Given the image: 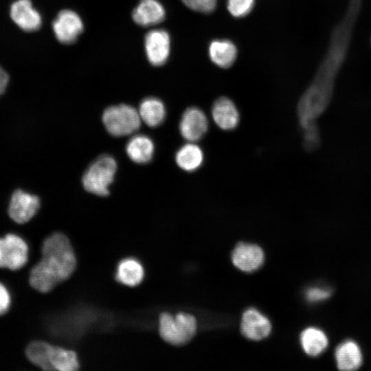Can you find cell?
<instances>
[{
    "label": "cell",
    "instance_id": "obj_1",
    "mask_svg": "<svg viewBox=\"0 0 371 371\" xmlns=\"http://www.w3.org/2000/svg\"><path fill=\"white\" fill-rule=\"evenodd\" d=\"M363 0H348L344 14L334 25L328 44L310 85L303 95L311 104L326 109L333 95L337 78L348 55Z\"/></svg>",
    "mask_w": 371,
    "mask_h": 371
},
{
    "label": "cell",
    "instance_id": "obj_2",
    "mask_svg": "<svg viewBox=\"0 0 371 371\" xmlns=\"http://www.w3.org/2000/svg\"><path fill=\"white\" fill-rule=\"evenodd\" d=\"M41 254V260L30 271L29 283L35 290L48 293L72 275L77 261L69 238L59 232L45 239Z\"/></svg>",
    "mask_w": 371,
    "mask_h": 371
},
{
    "label": "cell",
    "instance_id": "obj_3",
    "mask_svg": "<svg viewBox=\"0 0 371 371\" xmlns=\"http://www.w3.org/2000/svg\"><path fill=\"white\" fill-rule=\"evenodd\" d=\"M196 321L190 314L179 313L175 315L163 313L159 317V333L167 343L181 346L189 342L196 334Z\"/></svg>",
    "mask_w": 371,
    "mask_h": 371
},
{
    "label": "cell",
    "instance_id": "obj_4",
    "mask_svg": "<svg viewBox=\"0 0 371 371\" xmlns=\"http://www.w3.org/2000/svg\"><path fill=\"white\" fill-rule=\"evenodd\" d=\"M116 170L117 164L113 157L108 155L99 157L90 164L82 176L85 189L95 195H108Z\"/></svg>",
    "mask_w": 371,
    "mask_h": 371
},
{
    "label": "cell",
    "instance_id": "obj_5",
    "mask_svg": "<svg viewBox=\"0 0 371 371\" xmlns=\"http://www.w3.org/2000/svg\"><path fill=\"white\" fill-rule=\"evenodd\" d=\"M102 121L111 135L122 137L137 131L142 120L135 108L127 104H119L108 107L103 113Z\"/></svg>",
    "mask_w": 371,
    "mask_h": 371
},
{
    "label": "cell",
    "instance_id": "obj_6",
    "mask_svg": "<svg viewBox=\"0 0 371 371\" xmlns=\"http://www.w3.org/2000/svg\"><path fill=\"white\" fill-rule=\"evenodd\" d=\"M29 247L19 236L8 234L0 238V268L18 270L27 262Z\"/></svg>",
    "mask_w": 371,
    "mask_h": 371
},
{
    "label": "cell",
    "instance_id": "obj_7",
    "mask_svg": "<svg viewBox=\"0 0 371 371\" xmlns=\"http://www.w3.org/2000/svg\"><path fill=\"white\" fill-rule=\"evenodd\" d=\"M208 126L205 113L196 106L188 108L183 113L179 124L180 134L190 142L201 139L207 133Z\"/></svg>",
    "mask_w": 371,
    "mask_h": 371
},
{
    "label": "cell",
    "instance_id": "obj_8",
    "mask_svg": "<svg viewBox=\"0 0 371 371\" xmlns=\"http://www.w3.org/2000/svg\"><path fill=\"white\" fill-rule=\"evenodd\" d=\"M39 207L40 200L36 196L17 190L12 195L8 214L14 221L22 224L29 221Z\"/></svg>",
    "mask_w": 371,
    "mask_h": 371
},
{
    "label": "cell",
    "instance_id": "obj_9",
    "mask_svg": "<svg viewBox=\"0 0 371 371\" xmlns=\"http://www.w3.org/2000/svg\"><path fill=\"white\" fill-rule=\"evenodd\" d=\"M57 39L65 44L74 43L83 30L80 16L71 10L60 12L52 24Z\"/></svg>",
    "mask_w": 371,
    "mask_h": 371
},
{
    "label": "cell",
    "instance_id": "obj_10",
    "mask_svg": "<svg viewBox=\"0 0 371 371\" xmlns=\"http://www.w3.org/2000/svg\"><path fill=\"white\" fill-rule=\"evenodd\" d=\"M170 39L164 30L150 31L145 36V49L150 63L155 66L164 65L168 58Z\"/></svg>",
    "mask_w": 371,
    "mask_h": 371
},
{
    "label": "cell",
    "instance_id": "obj_11",
    "mask_svg": "<svg viewBox=\"0 0 371 371\" xmlns=\"http://www.w3.org/2000/svg\"><path fill=\"white\" fill-rule=\"evenodd\" d=\"M232 261L235 267L245 272H252L259 269L264 262V253L258 245L238 243L232 254Z\"/></svg>",
    "mask_w": 371,
    "mask_h": 371
},
{
    "label": "cell",
    "instance_id": "obj_12",
    "mask_svg": "<svg viewBox=\"0 0 371 371\" xmlns=\"http://www.w3.org/2000/svg\"><path fill=\"white\" fill-rule=\"evenodd\" d=\"M211 113L214 122L221 130H234L239 124L240 113L237 106L227 97L216 99L212 104Z\"/></svg>",
    "mask_w": 371,
    "mask_h": 371
},
{
    "label": "cell",
    "instance_id": "obj_13",
    "mask_svg": "<svg viewBox=\"0 0 371 371\" xmlns=\"http://www.w3.org/2000/svg\"><path fill=\"white\" fill-rule=\"evenodd\" d=\"M271 330V325L269 320L257 310L249 308L244 312L240 330L246 338L259 341L266 338Z\"/></svg>",
    "mask_w": 371,
    "mask_h": 371
},
{
    "label": "cell",
    "instance_id": "obj_14",
    "mask_svg": "<svg viewBox=\"0 0 371 371\" xmlns=\"http://www.w3.org/2000/svg\"><path fill=\"white\" fill-rule=\"evenodd\" d=\"M12 21L23 30L33 32L41 25V17L30 0H17L10 7Z\"/></svg>",
    "mask_w": 371,
    "mask_h": 371
},
{
    "label": "cell",
    "instance_id": "obj_15",
    "mask_svg": "<svg viewBox=\"0 0 371 371\" xmlns=\"http://www.w3.org/2000/svg\"><path fill=\"white\" fill-rule=\"evenodd\" d=\"M165 15L164 7L157 0H141L132 13L133 21L142 26L159 23L164 20Z\"/></svg>",
    "mask_w": 371,
    "mask_h": 371
},
{
    "label": "cell",
    "instance_id": "obj_16",
    "mask_svg": "<svg viewBox=\"0 0 371 371\" xmlns=\"http://www.w3.org/2000/svg\"><path fill=\"white\" fill-rule=\"evenodd\" d=\"M337 368L341 370H354L361 365L363 358L359 345L352 340H346L338 345L335 352Z\"/></svg>",
    "mask_w": 371,
    "mask_h": 371
},
{
    "label": "cell",
    "instance_id": "obj_17",
    "mask_svg": "<svg viewBox=\"0 0 371 371\" xmlns=\"http://www.w3.org/2000/svg\"><path fill=\"white\" fill-rule=\"evenodd\" d=\"M210 60L219 67L229 68L237 57L236 45L229 40L216 39L210 42L208 47Z\"/></svg>",
    "mask_w": 371,
    "mask_h": 371
},
{
    "label": "cell",
    "instance_id": "obj_18",
    "mask_svg": "<svg viewBox=\"0 0 371 371\" xmlns=\"http://www.w3.org/2000/svg\"><path fill=\"white\" fill-rule=\"evenodd\" d=\"M144 278V269L139 261L133 258L122 260L115 271L116 280L127 286H136Z\"/></svg>",
    "mask_w": 371,
    "mask_h": 371
},
{
    "label": "cell",
    "instance_id": "obj_19",
    "mask_svg": "<svg viewBox=\"0 0 371 371\" xmlns=\"http://www.w3.org/2000/svg\"><path fill=\"white\" fill-rule=\"evenodd\" d=\"M204 154L201 148L190 142L183 145L177 151L175 161L183 170L188 172L196 171L203 164Z\"/></svg>",
    "mask_w": 371,
    "mask_h": 371
},
{
    "label": "cell",
    "instance_id": "obj_20",
    "mask_svg": "<svg viewBox=\"0 0 371 371\" xmlns=\"http://www.w3.org/2000/svg\"><path fill=\"white\" fill-rule=\"evenodd\" d=\"M126 151L133 161L146 164L150 161L153 156L154 144L146 135H134L128 142Z\"/></svg>",
    "mask_w": 371,
    "mask_h": 371
},
{
    "label": "cell",
    "instance_id": "obj_21",
    "mask_svg": "<svg viewBox=\"0 0 371 371\" xmlns=\"http://www.w3.org/2000/svg\"><path fill=\"white\" fill-rule=\"evenodd\" d=\"M138 112L141 120L150 127L160 125L166 115L164 103L153 97L145 98L141 102Z\"/></svg>",
    "mask_w": 371,
    "mask_h": 371
},
{
    "label": "cell",
    "instance_id": "obj_22",
    "mask_svg": "<svg viewBox=\"0 0 371 371\" xmlns=\"http://www.w3.org/2000/svg\"><path fill=\"white\" fill-rule=\"evenodd\" d=\"M300 342L304 352L313 357L322 353L328 344V337L325 333L314 327L306 328L302 331Z\"/></svg>",
    "mask_w": 371,
    "mask_h": 371
},
{
    "label": "cell",
    "instance_id": "obj_23",
    "mask_svg": "<svg viewBox=\"0 0 371 371\" xmlns=\"http://www.w3.org/2000/svg\"><path fill=\"white\" fill-rule=\"evenodd\" d=\"M52 345L43 341H34L25 349L28 360L34 366L43 370L52 371L51 350Z\"/></svg>",
    "mask_w": 371,
    "mask_h": 371
},
{
    "label": "cell",
    "instance_id": "obj_24",
    "mask_svg": "<svg viewBox=\"0 0 371 371\" xmlns=\"http://www.w3.org/2000/svg\"><path fill=\"white\" fill-rule=\"evenodd\" d=\"M50 361L53 370L74 371L80 366L74 351L54 346H52Z\"/></svg>",
    "mask_w": 371,
    "mask_h": 371
},
{
    "label": "cell",
    "instance_id": "obj_25",
    "mask_svg": "<svg viewBox=\"0 0 371 371\" xmlns=\"http://www.w3.org/2000/svg\"><path fill=\"white\" fill-rule=\"evenodd\" d=\"M255 4V0H227V8L234 17L240 18L249 14Z\"/></svg>",
    "mask_w": 371,
    "mask_h": 371
},
{
    "label": "cell",
    "instance_id": "obj_26",
    "mask_svg": "<svg viewBox=\"0 0 371 371\" xmlns=\"http://www.w3.org/2000/svg\"><path fill=\"white\" fill-rule=\"evenodd\" d=\"M190 9L203 13L213 12L216 5L217 0H181Z\"/></svg>",
    "mask_w": 371,
    "mask_h": 371
},
{
    "label": "cell",
    "instance_id": "obj_27",
    "mask_svg": "<svg viewBox=\"0 0 371 371\" xmlns=\"http://www.w3.org/2000/svg\"><path fill=\"white\" fill-rule=\"evenodd\" d=\"M331 295L329 289L311 287L306 291V298L311 302H317L328 299Z\"/></svg>",
    "mask_w": 371,
    "mask_h": 371
},
{
    "label": "cell",
    "instance_id": "obj_28",
    "mask_svg": "<svg viewBox=\"0 0 371 371\" xmlns=\"http://www.w3.org/2000/svg\"><path fill=\"white\" fill-rule=\"evenodd\" d=\"M10 304V295L7 288L0 282V315L8 311Z\"/></svg>",
    "mask_w": 371,
    "mask_h": 371
},
{
    "label": "cell",
    "instance_id": "obj_29",
    "mask_svg": "<svg viewBox=\"0 0 371 371\" xmlns=\"http://www.w3.org/2000/svg\"><path fill=\"white\" fill-rule=\"evenodd\" d=\"M9 77L8 74L0 67V95H1L8 85Z\"/></svg>",
    "mask_w": 371,
    "mask_h": 371
},
{
    "label": "cell",
    "instance_id": "obj_30",
    "mask_svg": "<svg viewBox=\"0 0 371 371\" xmlns=\"http://www.w3.org/2000/svg\"><path fill=\"white\" fill-rule=\"evenodd\" d=\"M370 43H371V36H370Z\"/></svg>",
    "mask_w": 371,
    "mask_h": 371
}]
</instances>
